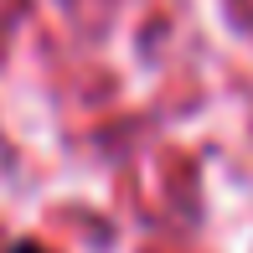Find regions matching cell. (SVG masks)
Wrapping results in <instances>:
<instances>
[{"instance_id": "obj_1", "label": "cell", "mask_w": 253, "mask_h": 253, "mask_svg": "<svg viewBox=\"0 0 253 253\" xmlns=\"http://www.w3.org/2000/svg\"><path fill=\"white\" fill-rule=\"evenodd\" d=\"M16 253H47V248H37V243H16Z\"/></svg>"}]
</instances>
